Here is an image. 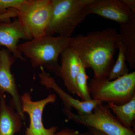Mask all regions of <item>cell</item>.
Listing matches in <instances>:
<instances>
[{
  "label": "cell",
  "instance_id": "cell-21",
  "mask_svg": "<svg viewBox=\"0 0 135 135\" xmlns=\"http://www.w3.org/2000/svg\"><path fill=\"white\" fill-rule=\"evenodd\" d=\"M88 128L89 131L91 132L94 135H106L103 133L94 129L90 128Z\"/></svg>",
  "mask_w": 135,
  "mask_h": 135
},
{
  "label": "cell",
  "instance_id": "cell-5",
  "mask_svg": "<svg viewBox=\"0 0 135 135\" xmlns=\"http://www.w3.org/2000/svg\"><path fill=\"white\" fill-rule=\"evenodd\" d=\"M52 0H24L17 20L28 40L46 35L52 12Z\"/></svg>",
  "mask_w": 135,
  "mask_h": 135
},
{
  "label": "cell",
  "instance_id": "cell-9",
  "mask_svg": "<svg viewBox=\"0 0 135 135\" xmlns=\"http://www.w3.org/2000/svg\"><path fill=\"white\" fill-rule=\"evenodd\" d=\"M41 72L38 74L41 84L47 89H52L62 101L64 109L71 111L74 108L80 115H85L92 113L94 108L102 101L92 99L89 101H80L75 99L59 86L55 80L42 67L40 68Z\"/></svg>",
  "mask_w": 135,
  "mask_h": 135
},
{
  "label": "cell",
  "instance_id": "cell-14",
  "mask_svg": "<svg viewBox=\"0 0 135 135\" xmlns=\"http://www.w3.org/2000/svg\"><path fill=\"white\" fill-rule=\"evenodd\" d=\"M121 41L126 48V59L131 69L135 68V17L126 23L120 25Z\"/></svg>",
  "mask_w": 135,
  "mask_h": 135
},
{
  "label": "cell",
  "instance_id": "cell-13",
  "mask_svg": "<svg viewBox=\"0 0 135 135\" xmlns=\"http://www.w3.org/2000/svg\"><path fill=\"white\" fill-rule=\"evenodd\" d=\"M5 95L0 96V135H15L22 129L23 119L12 107L8 105Z\"/></svg>",
  "mask_w": 135,
  "mask_h": 135
},
{
  "label": "cell",
  "instance_id": "cell-8",
  "mask_svg": "<svg viewBox=\"0 0 135 135\" xmlns=\"http://www.w3.org/2000/svg\"><path fill=\"white\" fill-rule=\"evenodd\" d=\"M16 59L7 49H0V96L5 95V93L11 95L12 104L11 106L16 110L24 122L26 118L22 110L21 96L11 70Z\"/></svg>",
  "mask_w": 135,
  "mask_h": 135
},
{
  "label": "cell",
  "instance_id": "cell-10",
  "mask_svg": "<svg viewBox=\"0 0 135 135\" xmlns=\"http://www.w3.org/2000/svg\"><path fill=\"white\" fill-rule=\"evenodd\" d=\"M89 14H95L117 22L126 23L135 17L122 0H94L89 7Z\"/></svg>",
  "mask_w": 135,
  "mask_h": 135
},
{
  "label": "cell",
  "instance_id": "cell-18",
  "mask_svg": "<svg viewBox=\"0 0 135 135\" xmlns=\"http://www.w3.org/2000/svg\"><path fill=\"white\" fill-rule=\"evenodd\" d=\"M24 0H0V22L2 16L8 15L14 10L19 9Z\"/></svg>",
  "mask_w": 135,
  "mask_h": 135
},
{
  "label": "cell",
  "instance_id": "cell-6",
  "mask_svg": "<svg viewBox=\"0 0 135 135\" xmlns=\"http://www.w3.org/2000/svg\"><path fill=\"white\" fill-rule=\"evenodd\" d=\"M62 111L66 116V121H72L106 135H135V129L123 126L113 114L107 104H99L92 113L88 115H80L64 108Z\"/></svg>",
  "mask_w": 135,
  "mask_h": 135
},
{
  "label": "cell",
  "instance_id": "cell-3",
  "mask_svg": "<svg viewBox=\"0 0 135 135\" xmlns=\"http://www.w3.org/2000/svg\"><path fill=\"white\" fill-rule=\"evenodd\" d=\"M94 0H52V12L46 35L70 38L78 25L89 15Z\"/></svg>",
  "mask_w": 135,
  "mask_h": 135
},
{
  "label": "cell",
  "instance_id": "cell-17",
  "mask_svg": "<svg viewBox=\"0 0 135 135\" xmlns=\"http://www.w3.org/2000/svg\"><path fill=\"white\" fill-rule=\"evenodd\" d=\"M86 69L80 61L79 71L76 79V94L81 101H87L92 100L90 94Z\"/></svg>",
  "mask_w": 135,
  "mask_h": 135
},
{
  "label": "cell",
  "instance_id": "cell-1",
  "mask_svg": "<svg viewBox=\"0 0 135 135\" xmlns=\"http://www.w3.org/2000/svg\"><path fill=\"white\" fill-rule=\"evenodd\" d=\"M120 36L115 28H107L71 37L70 47L86 69H92L95 79L107 78L113 67Z\"/></svg>",
  "mask_w": 135,
  "mask_h": 135
},
{
  "label": "cell",
  "instance_id": "cell-7",
  "mask_svg": "<svg viewBox=\"0 0 135 135\" xmlns=\"http://www.w3.org/2000/svg\"><path fill=\"white\" fill-rule=\"evenodd\" d=\"M56 95L50 94L44 99L38 101L32 100L30 92H25L21 96L23 113L29 115L30 123L25 135H54L58 129L57 126L49 128L44 127L42 116L44 108L49 104L53 103L56 100Z\"/></svg>",
  "mask_w": 135,
  "mask_h": 135
},
{
  "label": "cell",
  "instance_id": "cell-16",
  "mask_svg": "<svg viewBox=\"0 0 135 135\" xmlns=\"http://www.w3.org/2000/svg\"><path fill=\"white\" fill-rule=\"evenodd\" d=\"M118 49L119 53L117 60L107 77L109 80L116 79L129 73V70L126 63L127 59L126 48L120 38L118 42Z\"/></svg>",
  "mask_w": 135,
  "mask_h": 135
},
{
  "label": "cell",
  "instance_id": "cell-19",
  "mask_svg": "<svg viewBox=\"0 0 135 135\" xmlns=\"http://www.w3.org/2000/svg\"><path fill=\"white\" fill-rule=\"evenodd\" d=\"M54 135H94L90 131L80 133L78 130L73 129L65 128L59 132L55 133Z\"/></svg>",
  "mask_w": 135,
  "mask_h": 135
},
{
  "label": "cell",
  "instance_id": "cell-11",
  "mask_svg": "<svg viewBox=\"0 0 135 135\" xmlns=\"http://www.w3.org/2000/svg\"><path fill=\"white\" fill-rule=\"evenodd\" d=\"M27 40L25 33L17 20L10 22H0V46H4L16 59L26 61L18 48L20 40Z\"/></svg>",
  "mask_w": 135,
  "mask_h": 135
},
{
  "label": "cell",
  "instance_id": "cell-4",
  "mask_svg": "<svg viewBox=\"0 0 135 135\" xmlns=\"http://www.w3.org/2000/svg\"><path fill=\"white\" fill-rule=\"evenodd\" d=\"M88 86L92 99L107 104H123L135 96V71L113 80L93 78Z\"/></svg>",
  "mask_w": 135,
  "mask_h": 135
},
{
  "label": "cell",
  "instance_id": "cell-2",
  "mask_svg": "<svg viewBox=\"0 0 135 135\" xmlns=\"http://www.w3.org/2000/svg\"><path fill=\"white\" fill-rule=\"evenodd\" d=\"M71 37L46 35L18 44V48L26 59L29 60L32 67L43 68L58 76L59 57L70 47Z\"/></svg>",
  "mask_w": 135,
  "mask_h": 135
},
{
  "label": "cell",
  "instance_id": "cell-15",
  "mask_svg": "<svg viewBox=\"0 0 135 135\" xmlns=\"http://www.w3.org/2000/svg\"><path fill=\"white\" fill-rule=\"evenodd\" d=\"M118 120L128 128L135 129V96L130 101L122 105L107 104Z\"/></svg>",
  "mask_w": 135,
  "mask_h": 135
},
{
  "label": "cell",
  "instance_id": "cell-20",
  "mask_svg": "<svg viewBox=\"0 0 135 135\" xmlns=\"http://www.w3.org/2000/svg\"><path fill=\"white\" fill-rule=\"evenodd\" d=\"M133 14H135V0H122Z\"/></svg>",
  "mask_w": 135,
  "mask_h": 135
},
{
  "label": "cell",
  "instance_id": "cell-12",
  "mask_svg": "<svg viewBox=\"0 0 135 135\" xmlns=\"http://www.w3.org/2000/svg\"><path fill=\"white\" fill-rule=\"evenodd\" d=\"M61 65L58 77L62 79L68 92L76 94V79L80 70V60L71 47L65 49L60 55Z\"/></svg>",
  "mask_w": 135,
  "mask_h": 135
}]
</instances>
